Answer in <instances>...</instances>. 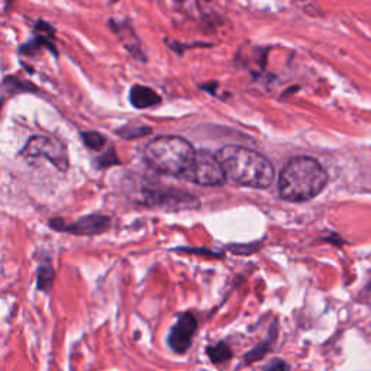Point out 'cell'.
Returning <instances> with one entry per match:
<instances>
[{"instance_id": "obj_6", "label": "cell", "mask_w": 371, "mask_h": 371, "mask_svg": "<svg viewBox=\"0 0 371 371\" xmlns=\"http://www.w3.org/2000/svg\"><path fill=\"white\" fill-rule=\"evenodd\" d=\"M183 180L199 186L215 187L225 184L227 175H225L216 155L202 150L196 153L195 161H193L189 170L184 173Z\"/></svg>"}, {"instance_id": "obj_10", "label": "cell", "mask_w": 371, "mask_h": 371, "mask_svg": "<svg viewBox=\"0 0 371 371\" xmlns=\"http://www.w3.org/2000/svg\"><path fill=\"white\" fill-rule=\"evenodd\" d=\"M129 101L137 109H148L161 103L159 94L154 89L141 85L134 86L129 92Z\"/></svg>"}, {"instance_id": "obj_8", "label": "cell", "mask_w": 371, "mask_h": 371, "mask_svg": "<svg viewBox=\"0 0 371 371\" xmlns=\"http://www.w3.org/2000/svg\"><path fill=\"white\" fill-rule=\"evenodd\" d=\"M112 225V221L109 216L105 215H87L82 219H78L73 223L66 225L62 222V219H51L50 227L61 231V232H69L73 235H83V236H90V235H101L106 231H109Z\"/></svg>"}, {"instance_id": "obj_2", "label": "cell", "mask_w": 371, "mask_h": 371, "mask_svg": "<svg viewBox=\"0 0 371 371\" xmlns=\"http://www.w3.org/2000/svg\"><path fill=\"white\" fill-rule=\"evenodd\" d=\"M328 184V173L318 159L306 155L293 157L279 177V193L288 202H308Z\"/></svg>"}, {"instance_id": "obj_16", "label": "cell", "mask_w": 371, "mask_h": 371, "mask_svg": "<svg viewBox=\"0 0 371 371\" xmlns=\"http://www.w3.org/2000/svg\"><path fill=\"white\" fill-rule=\"evenodd\" d=\"M109 155H112V163H114V164H118L119 163V161H118V158L114 155V151H112L110 150V153H109ZM101 161H105V163H103V166L105 167H107L109 166V158H106V157H103Z\"/></svg>"}, {"instance_id": "obj_12", "label": "cell", "mask_w": 371, "mask_h": 371, "mask_svg": "<svg viewBox=\"0 0 371 371\" xmlns=\"http://www.w3.org/2000/svg\"><path fill=\"white\" fill-rule=\"evenodd\" d=\"M55 279V271L51 266H42L38 270V276H37V288L40 292H50L53 283Z\"/></svg>"}, {"instance_id": "obj_13", "label": "cell", "mask_w": 371, "mask_h": 371, "mask_svg": "<svg viewBox=\"0 0 371 371\" xmlns=\"http://www.w3.org/2000/svg\"><path fill=\"white\" fill-rule=\"evenodd\" d=\"M80 135H82V139H83L87 148H90L93 151H103L105 145H106V138L103 135H101L99 132H96V131H85Z\"/></svg>"}, {"instance_id": "obj_11", "label": "cell", "mask_w": 371, "mask_h": 371, "mask_svg": "<svg viewBox=\"0 0 371 371\" xmlns=\"http://www.w3.org/2000/svg\"><path fill=\"white\" fill-rule=\"evenodd\" d=\"M205 354L214 365L225 364L234 359V350L225 341H219L215 345H207L205 348Z\"/></svg>"}, {"instance_id": "obj_9", "label": "cell", "mask_w": 371, "mask_h": 371, "mask_svg": "<svg viewBox=\"0 0 371 371\" xmlns=\"http://www.w3.org/2000/svg\"><path fill=\"white\" fill-rule=\"evenodd\" d=\"M277 336H279V320H273V324L267 332V336L264 340L255 345L254 348H251L248 352L244 354V359H243V364L244 365H251L254 363L261 361L267 354L273 350L274 344L277 341Z\"/></svg>"}, {"instance_id": "obj_15", "label": "cell", "mask_w": 371, "mask_h": 371, "mask_svg": "<svg viewBox=\"0 0 371 371\" xmlns=\"http://www.w3.org/2000/svg\"><path fill=\"white\" fill-rule=\"evenodd\" d=\"M263 371H290V364L283 359H273L263 367Z\"/></svg>"}, {"instance_id": "obj_1", "label": "cell", "mask_w": 371, "mask_h": 371, "mask_svg": "<svg viewBox=\"0 0 371 371\" xmlns=\"http://www.w3.org/2000/svg\"><path fill=\"white\" fill-rule=\"evenodd\" d=\"M215 155L227 180L251 189H268L274 182V167L260 153L241 145H227Z\"/></svg>"}, {"instance_id": "obj_5", "label": "cell", "mask_w": 371, "mask_h": 371, "mask_svg": "<svg viewBox=\"0 0 371 371\" xmlns=\"http://www.w3.org/2000/svg\"><path fill=\"white\" fill-rule=\"evenodd\" d=\"M21 155L29 159L46 158L57 170L62 173L69 171L70 169V159L66 145L50 137H31L25 147L22 148Z\"/></svg>"}, {"instance_id": "obj_14", "label": "cell", "mask_w": 371, "mask_h": 371, "mask_svg": "<svg viewBox=\"0 0 371 371\" xmlns=\"http://www.w3.org/2000/svg\"><path fill=\"white\" fill-rule=\"evenodd\" d=\"M151 132H153V128L150 126H126V128L119 129L118 135L122 137L123 139H137V138L147 137Z\"/></svg>"}, {"instance_id": "obj_7", "label": "cell", "mask_w": 371, "mask_h": 371, "mask_svg": "<svg viewBox=\"0 0 371 371\" xmlns=\"http://www.w3.org/2000/svg\"><path fill=\"white\" fill-rule=\"evenodd\" d=\"M198 327V319L191 312L180 313L169 331L167 347L177 356H183L191 348Z\"/></svg>"}, {"instance_id": "obj_4", "label": "cell", "mask_w": 371, "mask_h": 371, "mask_svg": "<svg viewBox=\"0 0 371 371\" xmlns=\"http://www.w3.org/2000/svg\"><path fill=\"white\" fill-rule=\"evenodd\" d=\"M138 202L148 207H161L167 211H184V209H198L199 199L191 193L169 189V187H144Z\"/></svg>"}, {"instance_id": "obj_3", "label": "cell", "mask_w": 371, "mask_h": 371, "mask_svg": "<svg viewBox=\"0 0 371 371\" xmlns=\"http://www.w3.org/2000/svg\"><path fill=\"white\" fill-rule=\"evenodd\" d=\"M196 153L187 139L164 135L153 139L145 147L144 158L154 171L183 179L184 173L195 161Z\"/></svg>"}]
</instances>
